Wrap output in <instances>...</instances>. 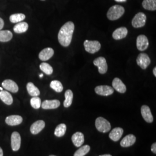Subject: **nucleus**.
I'll return each mask as SVG.
<instances>
[{"label":"nucleus","instance_id":"nucleus-43","mask_svg":"<svg viewBox=\"0 0 156 156\" xmlns=\"http://www.w3.org/2000/svg\"><path fill=\"white\" fill-rule=\"evenodd\" d=\"M42 1H44V0H42Z\"/></svg>","mask_w":156,"mask_h":156},{"label":"nucleus","instance_id":"nucleus-28","mask_svg":"<svg viewBox=\"0 0 156 156\" xmlns=\"http://www.w3.org/2000/svg\"><path fill=\"white\" fill-rule=\"evenodd\" d=\"M67 131V126L65 124L62 123L56 127L55 131V135L57 137L63 136Z\"/></svg>","mask_w":156,"mask_h":156},{"label":"nucleus","instance_id":"nucleus-9","mask_svg":"<svg viewBox=\"0 0 156 156\" xmlns=\"http://www.w3.org/2000/svg\"><path fill=\"white\" fill-rule=\"evenodd\" d=\"M149 43L147 38L144 35H140L136 39V46L140 51L146 50L149 46Z\"/></svg>","mask_w":156,"mask_h":156},{"label":"nucleus","instance_id":"nucleus-12","mask_svg":"<svg viewBox=\"0 0 156 156\" xmlns=\"http://www.w3.org/2000/svg\"><path fill=\"white\" fill-rule=\"evenodd\" d=\"M141 114L144 119L147 123H152L153 117L151 112L150 108L147 105H143L141 107Z\"/></svg>","mask_w":156,"mask_h":156},{"label":"nucleus","instance_id":"nucleus-4","mask_svg":"<svg viewBox=\"0 0 156 156\" xmlns=\"http://www.w3.org/2000/svg\"><path fill=\"white\" fill-rule=\"evenodd\" d=\"M84 46L86 51L91 54L95 53L101 49L100 43L97 41L86 40L84 42Z\"/></svg>","mask_w":156,"mask_h":156},{"label":"nucleus","instance_id":"nucleus-29","mask_svg":"<svg viewBox=\"0 0 156 156\" xmlns=\"http://www.w3.org/2000/svg\"><path fill=\"white\" fill-rule=\"evenodd\" d=\"M25 18V15L23 13H15L11 15V16L9 17V20L13 23H17L24 20Z\"/></svg>","mask_w":156,"mask_h":156},{"label":"nucleus","instance_id":"nucleus-15","mask_svg":"<svg viewBox=\"0 0 156 156\" xmlns=\"http://www.w3.org/2000/svg\"><path fill=\"white\" fill-rule=\"evenodd\" d=\"M45 123L43 120H38L34 123L31 127L30 131L34 135L39 134V133L45 128Z\"/></svg>","mask_w":156,"mask_h":156},{"label":"nucleus","instance_id":"nucleus-38","mask_svg":"<svg viewBox=\"0 0 156 156\" xmlns=\"http://www.w3.org/2000/svg\"><path fill=\"white\" fill-rule=\"evenodd\" d=\"M153 74H154V75L156 76V67H154V69H153Z\"/></svg>","mask_w":156,"mask_h":156},{"label":"nucleus","instance_id":"nucleus-35","mask_svg":"<svg viewBox=\"0 0 156 156\" xmlns=\"http://www.w3.org/2000/svg\"><path fill=\"white\" fill-rule=\"evenodd\" d=\"M4 26V22L2 18L0 17V30H2Z\"/></svg>","mask_w":156,"mask_h":156},{"label":"nucleus","instance_id":"nucleus-41","mask_svg":"<svg viewBox=\"0 0 156 156\" xmlns=\"http://www.w3.org/2000/svg\"><path fill=\"white\" fill-rule=\"evenodd\" d=\"M0 90H1V91H2V90H3V89H2V87H0Z\"/></svg>","mask_w":156,"mask_h":156},{"label":"nucleus","instance_id":"nucleus-23","mask_svg":"<svg viewBox=\"0 0 156 156\" xmlns=\"http://www.w3.org/2000/svg\"><path fill=\"white\" fill-rule=\"evenodd\" d=\"M28 24L26 22L17 23L14 27L13 30L17 34L24 33L28 30Z\"/></svg>","mask_w":156,"mask_h":156},{"label":"nucleus","instance_id":"nucleus-10","mask_svg":"<svg viewBox=\"0 0 156 156\" xmlns=\"http://www.w3.org/2000/svg\"><path fill=\"white\" fill-rule=\"evenodd\" d=\"M21 145V137L19 133L13 132L11 135V147L15 151H19Z\"/></svg>","mask_w":156,"mask_h":156},{"label":"nucleus","instance_id":"nucleus-25","mask_svg":"<svg viewBox=\"0 0 156 156\" xmlns=\"http://www.w3.org/2000/svg\"><path fill=\"white\" fill-rule=\"evenodd\" d=\"M144 8L149 11H156V0H144L142 2Z\"/></svg>","mask_w":156,"mask_h":156},{"label":"nucleus","instance_id":"nucleus-26","mask_svg":"<svg viewBox=\"0 0 156 156\" xmlns=\"http://www.w3.org/2000/svg\"><path fill=\"white\" fill-rule=\"evenodd\" d=\"M27 90L28 94L33 97H37L40 94L39 89L32 82H29L27 84Z\"/></svg>","mask_w":156,"mask_h":156},{"label":"nucleus","instance_id":"nucleus-31","mask_svg":"<svg viewBox=\"0 0 156 156\" xmlns=\"http://www.w3.org/2000/svg\"><path fill=\"white\" fill-rule=\"evenodd\" d=\"M39 68L41 70L48 75H50L53 72V69L50 64L46 62H42L40 64Z\"/></svg>","mask_w":156,"mask_h":156},{"label":"nucleus","instance_id":"nucleus-14","mask_svg":"<svg viewBox=\"0 0 156 156\" xmlns=\"http://www.w3.org/2000/svg\"><path fill=\"white\" fill-rule=\"evenodd\" d=\"M60 105V102L57 100H45L41 104L42 108L44 109H54L58 108Z\"/></svg>","mask_w":156,"mask_h":156},{"label":"nucleus","instance_id":"nucleus-20","mask_svg":"<svg viewBox=\"0 0 156 156\" xmlns=\"http://www.w3.org/2000/svg\"><path fill=\"white\" fill-rule=\"evenodd\" d=\"M123 129L120 127H116L113 128L109 135V136L111 140L114 142H117L120 140L123 135Z\"/></svg>","mask_w":156,"mask_h":156},{"label":"nucleus","instance_id":"nucleus-32","mask_svg":"<svg viewBox=\"0 0 156 156\" xmlns=\"http://www.w3.org/2000/svg\"><path fill=\"white\" fill-rule=\"evenodd\" d=\"M50 87L57 93H60L63 90V86L62 83L58 80H53L51 82Z\"/></svg>","mask_w":156,"mask_h":156},{"label":"nucleus","instance_id":"nucleus-7","mask_svg":"<svg viewBox=\"0 0 156 156\" xmlns=\"http://www.w3.org/2000/svg\"><path fill=\"white\" fill-rule=\"evenodd\" d=\"M151 59L147 54L142 53H140L136 59V63L142 69H145L151 64Z\"/></svg>","mask_w":156,"mask_h":156},{"label":"nucleus","instance_id":"nucleus-1","mask_svg":"<svg viewBox=\"0 0 156 156\" xmlns=\"http://www.w3.org/2000/svg\"><path fill=\"white\" fill-rule=\"evenodd\" d=\"M74 28L75 26L72 22H68L62 26L58 34V39L60 45L64 47H67L70 45Z\"/></svg>","mask_w":156,"mask_h":156},{"label":"nucleus","instance_id":"nucleus-42","mask_svg":"<svg viewBox=\"0 0 156 156\" xmlns=\"http://www.w3.org/2000/svg\"><path fill=\"white\" fill-rule=\"evenodd\" d=\"M55 156V155H50V156Z\"/></svg>","mask_w":156,"mask_h":156},{"label":"nucleus","instance_id":"nucleus-21","mask_svg":"<svg viewBox=\"0 0 156 156\" xmlns=\"http://www.w3.org/2000/svg\"><path fill=\"white\" fill-rule=\"evenodd\" d=\"M71 139L73 145L76 147H80L83 144L84 141V135L80 132H77L73 134Z\"/></svg>","mask_w":156,"mask_h":156},{"label":"nucleus","instance_id":"nucleus-33","mask_svg":"<svg viewBox=\"0 0 156 156\" xmlns=\"http://www.w3.org/2000/svg\"><path fill=\"white\" fill-rule=\"evenodd\" d=\"M30 104L33 108L38 109L41 106V100L38 96L33 97L30 100Z\"/></svg>","mask_w":156,"mask_h":156},{"label":"nucleus","instance_id":"nucleus-2","mask_svg":"<svg viewBox=\"0 0 156 156\" xmlns=\"http://www.w3.org/2000/svg\"><path fill=\"white\" fill-rule=\"evenodd\" d=\"M125 9L122 6L115 5L111 6L107 12V17L112 21L119 19L124 13Z\"/></svg>","mask_w":156,"mask_h":156},{"label":"nucleus","instance_id":"nucleus-5","mask_svg":"<svg viewBox=\"0 0 156 156\" xmlns=\"http://www.w3.org/2000/svg\"><path fill=\"white\" fill-rule=\"evenodd\" d=\"M146 21V16L145 13L142 12L138 13L134 16L132 20V25L135 28L142 27L145 25Z\"/></svg>","mask_w":156,"mask_h":156},{"label":"nucleus","instance_id":"nucleus-27","mask_svg":"<svg viewBox=\"0 0 156 156\" xmlns=\"http://www.w3.org/2000/svg\"><path fill=\"white\" fill-rule=\"evenodd\" d=\"M66 99L64 101V106L65 108H68L73 103V91L71 90H67L65 93Z\"/></svg>","mask_w":156,"mask_h":156},{"label":"nucleus","instance_id":"nucleus-16","mask_svg":"<svg viewBox=\"0 0 156 156\" xmlns=\"http://www.w3.org/2000/svg\"><path fill=\"white\" fill-rule=\"evenodd\" d=\"M54 55V50L51 48H47L42 50L39 54V59L42 61H47Z\"/></svg>","mask_w":156,"mask_h":156},{"label":"nucleus","instance_id":"nucleus-40","mask_svg":"<svg viewBox=\"0 0 156 156\" xmlns=\"http://www.w3.org/2000/svg\"><path fill=\"white\" fill-rule=\"evenodd\" d=\"M44 76V75L42 73V74H40V75H39V77L40 78H42Z\"/></svg>","mask_w":156,"mask_h":156},{"label":"nucleus","instance_id":"nucleus-13","mask_svg":"<svg viewBox=\"0 0 156 156\" xmlns=\"http://www.w3.org/2000/svg\"><path fill=\"white\" fill-rule=\"evenodd\" d=\"M112 86L113 87V89H115L119 93H124L127 88L123 82L119 79V78H115L112 82Z\"/></svg>","mask_w":156,"mask_h":156},{"label":"nucleus","instance_id":"nucleus-30","mask_svg":"<svg viewBox=\"0 0 156 156\" xmlns=\"http://www.w3.org/2000/svg\"><path fill=\"white\" fill-rule=\"evenodd\" d=\"M90 150V147L89 145L80 146V147L75 151L73 156H84L89 152Z\"/></svg>","mask_w":156,"mask_h":156},{"label":"nucleus","instance_id":"nucleus-11","mask_svg":"<svg viewBox=\"0 0 156 156\" xmlns=\"http://www.w3.org/2000/svg\"><path fill=\"white\" fill-rule=\"evenodd\" d=\"M2 86L5 89L13 93H17L19 90V87L16 82L11 79H6L3 81L2 83Z\"/></svg>","mask_w":156,"mask_h":156},{"label":"nucleus","instance_id":"nucleus-18","mask_svg":"<svg viewBox=\"0 0 156 156\" xmlns=\"http://www.w3.org/2000/svg\"><path fill=\"white\" fill-rule=\"evenodd\" d=\"M23 118L19 115H11L6 118L5 122L8 125L14 126L22 123Z\"/></svg>","mask_w":156,"mask_h":156},{"label":"nucleus","instance_id":"nucleus-6","mask_svg":"<svg viewBox=\"0 0 156 156\" xmlns=\"http://www.w3.org/2000/svg\"><path fill=\"white\" fill-rule=\"evenodd\" d=\"M94 65L98 67V72L101 74H104L108 71V65L106 59L103 57H100L95 59L93 62Z\"/></svg>","mask_w":156,"mask_h":156},{"label":"nucleus","instance_id":"nucleus-3","mask_svg":"<svg viewBox=\"0 0 156 156\" xmlns=\"http://www.w3.org/2000/svg\"><path fill=\"white\" fill-rule=\"evenodd\" d=\"M95 127L98 131L103 133L109 131L111 128L110 123L105 119L102 117L97 118L95 120Z\"/></svg>","mask_w":156,"mask_h":156},{"label":"nucleus","instance_id":"nucleus-36","mask_svg":"<svg viewBox=\"0 0 156 156\" xmlns=\"http://www.w3.org/2000/svg\"><path fill=\"white\" fill-rule=\"evenodd\" d=\"M115 1L118 2H126L127 0H115Z\"/></svg>","mask_w":156,"mask_h":156},{"label":"nucleus","instance_id":"nucleus-24","mask_svg":"<svg viewBox=\"0 0 156 156\" xmlns=\"http://www.w3.org/2000/svg\"><path fill=\"white\" fill-rule=\"evenodd\" d=\"M13 34L9 30H0V42H6L11 40Z\"/></svg>","mask_w":156,"mask_h":156},{"label":"nucleus","instance_id":"nucleus-19","mask_svg":"<svg viewBox=\"0 0 156 156\" xmlns=\"http://www.w3.org/2000/svg\"><path fill=\"white\" fill-rule=\"evenodd\" d=\"M136 141V137L133 134H129L126 136L120 142V145L123 147H128L134 145Z\"/></svg>","mask_w":156,"mask_h":156},{"label":"nucleus","instance_id":"nucleus-37","mask_svg":"<svg viewBox=\"0 0 156 156\" xmlns=\"http://www.w3.org/2000/svg\"><path fill=\"white\" fill-rule=\"evenodd\" d=\"M0 156H3V151L1 147H0Z\"/></svg>","mask_w":156,"mask_h":156},{"label":"nucleus","instance_id":"nucleus-34","mask_svg":"<svg viewBox=\"0 0 156 156\" xmlns=\"http://www.w3.org/2000/svg\"><path fill=\"white\" fill-rule=\"evenodd\" d=\"M151 151L154 153V154H156V143H154L153 144V145H151Z\"/></svg>","mask_w":156,"mask_h":156},{"label":"nucleus","instance_id":"nucleus-39","mask_svg":"<svg viewBox=\"0 0 156 156\" xmlns=\"http://www.w3.org/2000/svg\"><path fill=\"white\" fill-rule=\"evenodd\" d=\"M100 156H112L111 154H103V155H101Z\"/></svg>","mask_w":156,"mask_h":156},{"label":"nucleus","instance_id":"nucleus-17","mask_svg":"<svg viewBox=\"0 0 156 156\" xmlns=\"http://www.w3.org/2000/svg\"><path fill=\"white\" fill-rule=\"evenodd\" d=\"M128 30L126 27H120L115 30L112 34L113 38L116 40H120L126 37Z\"/></svg>","mask_w":156,"mask_h":156},{"label":"nucleus","instance_id":"nucleus-22","mask_svg":"<svg viewBox=\"0 0 156 156\" xmlns=\"http://www.w3.org/2000/svg\"><path fill=\"white\" fill-rule=\"evenodd\" d=\"M0 99L8 105H10L13 103V97L12 95L6 91L2 90L0 92Z\"/></svg>","mask_w":156,"mask_h":156},{"label":"nucleus","instance_id":"nucleus-8","mask_svg":"<svg viewBox=\"0 0 156 156\" xmlns=\"http://www.w3.org/2000/svg\"><path fill=\"white\" fill-rule=\"evenodd\" d=\"M95 92L97 94L102 96H109L112 95L114 92V89L111 86L102 85L98 86L95 88Z\"/></svg>","mask_w":156,"mask_h":156}]
</instances>
